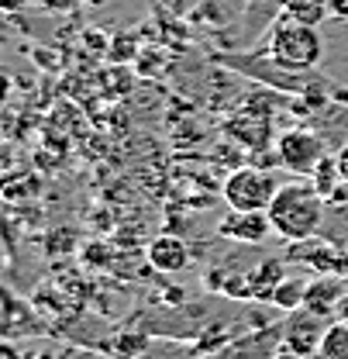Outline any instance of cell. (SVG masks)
<instances>
[{
    "label": "cell",
    "instance_id": "6da1fadb",
    "mask_svg": "<svg viewBox=\"0 0 348 359\" xmlns=\"http://www.w3.org/2000/svg\"><path fill=\"white\" fill-rule=\"evenodd\" d=\"M324 204L328 201L317 194L314 183L293 180L276 190L265 218L272 224V235H279L286 242H310L324 224Z\"/></svg>",
    "mask_w": 348,
    "mask_h": 359
},
{
    "label": "cell",
    "instance_id": "7a4b0ae2",
    "mask_svg": "<svg viewBox=\"0 0 348 359\" xmlns=\"http://www.w3.org/2000/svg\"><path fill=\"white\" fill-rule=\"evenodd\" d=\"M265 55L283 66V69H293V73H304L314 69L324 55V39L317 32V25H304V21H293V18H279L269 35H265Z\"/></svg>",
    "mask_w": 348,
    "mask_h": 359
},
{
    "label": "cell",
    "instance_id": "3957f363",
    "mask_svg": "<svg viewBox=\"0 0 348 359\" xmlns=\"http://www.w3.org/2000/svg\"><path fill=\"white\" fill-rule=\"evenodd\" d=\"M279 187H283L279 177L265 166H238L224 177L221 197L228 211H262L265 215Z\"/></svg>",
    "mask_w": 348,
    "mask_h": 359
},
{
    "label": "cell",
    "instance_id": "277c9868",
    "mask_svg": "<svg viewBox=\"0 0 348 359\" xmlns=\"http://www.w3.org/2000/svg\"><path fill=\"white\" fill-rule=\"evenodd\" d=\"M272 152H276V163L283 170L297 173V177H310L324 163V156H328L324 138L317 132H310V128H286V132H279L276 142H272Z\"/></svg>",
    "mask_w": 348,
    "mask_h": 359
},
{
    "label": "cell",
    "instance_id": "5b68a950",
    "mask_svg": "<svg viewBox=\"0 0 348 359\" xmlns=\"http://www.w3.org/2000/svg\"><path fill=\"white\" fill-rule=\"evenodd\" d=\"M328 318L307 311V308H297V311H286L283 325H279V342L290 356L297 359H314L317 349H321V339L328 332Z\"/></svg>",
    "mask_w": 348,
    "mask_h": 359
},
{
    "label": "cell",
    "instance_id": "8992f818",
    "mask_svg": "<svg viewBox=\"0 0 348 359\" xmlns=\"http://www.w3.org/2000/svg\"><path fill=\"white\" fill-rule=\"evenodd\" d=\"M345 294H348V287L338 273H321V276L307 280L304 308L314 314H321V318H335V314L342 311Z\"/></svg>",
    "mask_w": 348,
    "mask_h": 359
},
{
    "label": "cell",
    "instance_id": "52a82bcc",
    "mask_svg": "<svg viewBox=\"0 0 348 359\" xmlns=\"http://www.w3.org/2000/svg\"><path fill=\"white\" fill-rule=\"evenodd\" d=\"M218 231H221V238H228V242L259 245V242H265L272 235V224H269V218L262 211H231V215L221 218Z\"/></svg>",
    "mask_w": 348,
    "mask_h": 359
},
{
    "label": "cell",
    "instance_id": "ba28073f",
    "mask_svg": "<svg viewBox=\"0 0 348 359\" xmlns=\"http://www.w3.org/2000/svg\"><path fill=\"white\" fill-rule=\"evenodd\" d=\"M279 349H283L279 328H262V332H249V335L228 342L214 359H276Z\"/></svg>",
    "mask_w": 348,
    "mask_h": 359
},
{
    "label": "cell",
    "instance_id": "9c48e42d",
    "mask_svg": "<svg viewBox=\"0 0 348 359\" xmlns=\"http://www.w3.org/2000/svg\"><path fill=\"white\" fill-rule=\"evenodd\" d=\"M145 256H148V266L166 273V276H176V273H183V269L190 266V249H186V242L176 238V235L152 238L148 249H145Z\"/></svg>",
    "mask_w": 348,
    "mask_h": 359
},
{
    "label": "cell",
    "instance_id": "30bf717a",
    "mask_svg": "<svg viewBox=\"0 0 348 359\" xmlns=\"http://www.w3.org/2000/svg\"><path fill=\"white\" fill-rule=\"evenodd\" d=\"M304 297H307L304 276H283L269 304H276L279 311H297V308H304Z\"/></svg>",
    "mask_w": 348,
    "mask_h": 359
},
{
    "label": "cell",
    "instance_id": "8fae6325",
    "mask_svg": "<svg viewBox=\"0 0 348 359\" xmlns=\"http://www.w3.org/2000/svg\"><path fill=\"white\" fill-rule=\"evenodd\" d=\"M314 359H348V321L335 318L321 339V349Z\"/></svg>",
    "mask_w": 348,
    "mask_h": 359
},
{
    "label": "cell",
    "instance_id": "7c38bea8",
    "mask_svg": "<svg viewBox=\"0 0 348 359\" xmlns=\"http://www.w3.org/2000/svg\"><path fill=\"white\" fill-rule=\"evenodd\" d=\"M35 190L39 183H35V177L32 173H25V170H14V173H7V177L0 180V197H7V201H14V190ZM25 194H18V201H21Z\"/></svg>",
    "mask_w": 348,
    "mask_h": 359
},
{
    "label": "cell",
    "instance_id": "4fadbf2b",
    "mask_svg": "<svg viewBox=\"0 0 348 359\" xmlns=\"http://www.w3.org/2000/svg\"><path fill=\"white\" fill-rule=\"evenodd\" d=\"M42 11H48V14H69V11H76L83 0H35Z\"/></svg>",
    "mask_w": 348,
    "mask_h": 359
},
{
    "label": "cell",
    "instance_id": "5bb4252c",
    "mask_svg": "<svg viewBox=\"0 0 348 359\" xmlns=\"http://www.w3.org/2000/svg\"><path fill=\"white\" fill-rule=\"evenodd\" d=\"M335 159H338V170H342V177H345V183H348V138L342 142V149H338Z\"/></svg>",
    "mask_w": 348,
    "mask_h": 359
},
{
    "label": "cell",
    "instance_id": "9a60e30c",
    "mask_svg": "<svg viewBox=\"0 0 348 359\" xmlns=\"http://www.w3.org/2000/svg\"><path fill=\"white\" fill-rule=\"evenodd\" d=\"M0 359H25L11 342H0Z\"/></svg>",
    "mask_w": 348,
    "mask_h": 359
},
{
    "label": "cell",
    "instance_id": "2e32d148",
    "mask_svg": "<svg viewBox=\"0 0 348 359\" xmlns=\"http://www.w3.org/2000/svg\"><path fill=\"white\" fill-rule=\"evenodd\" d=\"M25 359H55V353H45V349H35V353H25Z\"/></svg>",
    "mask_w": 348,
    "mask_h": 359
},
{
    "label": "cell",
    "instance_id": "e0dca14e",
    "mask_svg": "<svg viewBox=\"0 0 348 359\" xmlns=\"http://www.w3.org/2000/svg\"><path fill=\"white\" fill-rule=\"evenodd\" d=\"M7 163H11V152H7V145L0 142V170H7Z\"/></svg>",
    "mask_w": 348,
    "mask_h": 359
},
{
    "label": "cell",
    "instance_id": "ac0fdd59",
    "mask_svg": "<svg viewBox=\"0 0 348 359\" xmlns=\"http://www.w3.org/2000/svg\"><path fill=\"white\" fill-rule=\"evenodd\" d=\"M7 83H11V76H7V73H0V100L7 97Z\"/></svg>",
    "mask_w": 348,
    "mask_h": 359
},
{
    "label": "cell",
    "instance_id": "d6986e66",
    "mask_svg": "<svg viewBox=\"0 0 348 359\" xmlns=\"http://www.w3.org/2000/svg\"><path fill=\"white\" fill-rule=\"evenodd\" d=\"M162 4H169V0H162Z\"/></svg>",
    "mask_w": 348,
    "mask_h": 359
}]
</instances>
